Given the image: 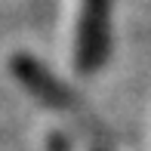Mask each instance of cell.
Masks as SVG:
<instances>
[{
	"mask_svg": "<svg viewBox=\"0 0 151 151\" xmlns=\"http://www.w3.org/2000/svg\"><path fill=\"white\" fill-rule=\"evenodd\" d=\"M50 151H65V142H62V136H52V139H50Z\"/></svg>",
	"mask_w": 151,
	"mask_h": 151,
	"instance_id": "3",
	"label": "cell"
},
{
	"mask_svg": "<svg viewBox=\"0 0 151 151\" xmlns=\"http://www.w3.org/2000/svg\"><path fill=\"white\" fill-rule=\"evenodd\" d=\"M108 16L111 0H83L77 31V65L86 74H93L108 59Z\"/></svg>",
	"mask_w": 151,
	"mask_h": 151,
	"instance_id": "1",
	"label": "cell"
},
{
	"mask_svg": "<svg viewBox=\"0 0 151 151\" xmlns=\"http://www.w3.org/2000/svg\"><path fill=\"white\" fill-rule=\"evenodd\" d=\"M12 74L19 77V83L25 86L31 96H37L43 105L59 108V111H68V108H77V99L68 90L62 80H56L37 59L31 56H16L12 59Z\"/></svg>",
	"mask_w": 151,
	"mask_h": 151,
	"instance_id": "2",
	"label": "cell"
}]
</instances>
